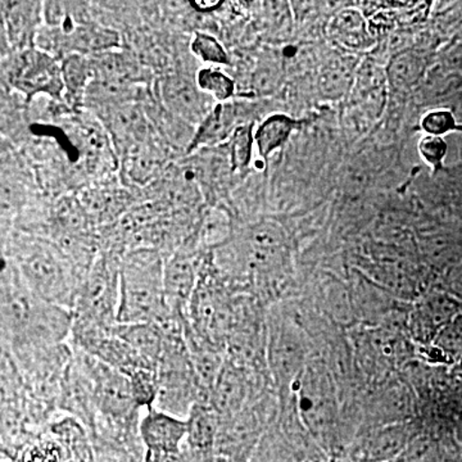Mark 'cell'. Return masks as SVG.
<instances>
[{"label":"cell","instance_id":"cb8c5ba5","mask_svg":"<svg viewBox=\"0 0 462 462\" xmlns=\"http://www.w3.org/2000/svg\"><path fill=\"white\" fill-rule=\"evenodd\" d=\"M420 126L425 135L445 138L448 134L462 133V124H458L455 115L445 108L431 109L422 116Z\"/></svg>","mask_w":462,"mask_h":462},{"label":"cell","instance_id":"9a60e30c","mask_svg":"<svg viewBox=\"0 0 462 462\" xmlns=\"http://www.w3.org/2000/svg\"><path fill=\"white\" fill-rule=\"evenodd\" d=\"M188 434L185 445L199 451H215L216 439L220 430V418L208 402L194 404L188 416Z\"/></svg>","mask_w":462,"mask_h":462},{"label":"cell","instance_id":"2e32d148","mask_svg":"<svg viewBox=\"0 0 462 462\" xmlns=\"http://www.w3.org/2000/svg\"><path fill=\"white\" fill-rule=\"evenodd\" d=\"M65 103L71 109L84 107L85 94L93 80V69L89 57L69 54L60 60Z\"/></svg>","mask_w":462,"mask_h":462},{"label":"cell","instance_id":"7c38bea8","mask_svg":"<svg viewBox=\"0 0 462 462\" xmlns=\"http://www.w3.org/2000/svg\"><path fill=\"white\" fill-rule=\"evenodd\" d=\"M239 126L236 106L231 102L217 103L197 127L185 156H189L200 149L215 148L216 145L229 141Z\"/></svg>","mask_w":462,"mask_h":462},{"label":"cell","instance_id":"d4e9b609","mask_svg":"<svg viewBox=\"0 0 462 462\" xmlns=\"http://www.w3.org/2000/svg\"><path fill=\"white\" fill-rule=\"evenodd\" d=\"M448 144L445 138L439 136L424 135L419 142V153L422 161L430 165L434 172L440 171L445 163Z\"/></svg>","mask_w":462,"mask_h":462},{"label":"cell","instance_id":"ac0fdd59","mask_svg":"<svg viewBox=\"0 0 462 462\" xmlns=\"http://www.w3.org/2000/svg\"><path fill=\"white\" fill-rule=\"evenodd\" d=\"M424 72V60L412 51L394 54L387 66L389 84L397 90H410L418 87Z\"/></svg>","mask_w":462,"mask_h":462},{"label":"cell","instance_id":"8992f818","mask_svg":"<svg viewBox=\"0 0 462 462\" xmlns=\"http://www.w3.org/2000/svg\"><path fill=\"white\" fill-rule=\"evenodd\" d=\"M207 254L190 245H181L165 258L163 285L170 320L188 324V309L199 285ZM167 322V321H166Z\"/></svg>","mask_w":462,"mask_h":462},{"label":"cell","instance_id":"d6986e66","mask_svg":"<svg viewBox=\"0 0 462 462\" xmlns=\"http://www.w3.org/2000/svg\"><path fill=\"white\" fill-rule=\"evenodd\" d=\"M254 123L240 125L230 136L226 144L227 160H229L230 171L243 173L248 171L254 160Z\"/></svg>","mask_w":462,"mask_h":462},{"label":"cell","instance_id":"484cf974","mask_svg":"<svg viewBox=\"0 0 462 462\" xmlns=\"http://www.w3.org/2000/svg\"><path fill=\"white\" fill-rule=\"evenodd\" d=\"M454 202L458 214L462 215V187L458 188L457 193H456L454 199Z\"/></svg>","mask_w":462,"mask_h":462},{"label":"cell","instance_id":"7402d4cb","mask_svg":"<svg viewBox=\"0 0 462 462\" xmlns=\"http://www.w3.org/2000/svg\"><path fill=\"white\" fill-rule=\"evenodd\" d=\"M190 53L200 62L209 67L230 65V57L216 36L205 32H197L191 38Z\"/></svg>","mask_w":462,"mask_h":462},{"label":"cell","instance_id":"7a4b0ae2","mask_svg":"<svg viewBox=\"0 0 462 462\" xmlns=\"http://www.w3.org/2000/svg\"><path fill=\"white\" fill-rule=\"evenodd\" d=\"M165 254L134 249L120 261L117 324H165L170 320L163 285Z\"/></svg>","mask_w":462,"mask_h":462},{"label":"cell","instance_id":"e0dca14e","mask_svg":"<svg viewBox=\"0 0 462 462\" xmlns=\"http://www.w3.org/2000/svg\"><path fill=\"white\" fill-rule=\"evenodd\" d=\"M330 32L337 42L349 50H366L373 42L366 20L355 8L340 11L331 21Z\"/></svg>","mask_w":462,"mask_h":462},{"label":"cell","instance_id":"ba28073f","mask_svg":"<svg viewBox=\"0 0 462 462\" xmlns=\"http://www.w3.org/2000/svg\"><path fill=\"white\" fill-rule=\"evenodd\" d=\"M148 100L127 103L93 114L108 133L118 160H123L134 149L156 135L147 111Z\"/></svg>","mask_w":462,"mask_h":462},{"label":"cell","instance_id":"44dd1931","mask_svg":"<svg viewBox=\"0 0 462 462\" xmlns=\"http://www.w3.org/2000/svg\"><path fill=\"white\" fill-rule=\"evenodd\" d=\"M72 458L69 449L50 431H44L21 452V462H66Z\"/></svg>","mask_w":462,"mask_h":462},{"label":"cell","instance_id":"3957f363","mask_svg":"<svg viewBox=\"0 0 462 462\" xmlns=\"http://www.w3.org/2000/svg\"><path fill=\"white\" fill-rule=\"evenodd\" d=\"M161 325L166 331V343L157 366L153 409L187 420L194 404L203 401L202 388L185 342V328L175 322Z\"/></svg>","mask_w":462,"mask_h":462},{"label":"cell","instance_id":"603a6c76","mask_svg":"<svg viewBox=\"0 0 462 462\" xmlns=\"http://www.w3.org/2000/svg\"><path fill=\"white\" fill-rule=\"evenodd\" d=\"M134 398L141 409H153L157 400V372L139 369L129 376Z\"/></svg>","mask_w":462,"mask_h":462},{"label":"cell","instance_id":"4fadbf2b","mask_svg":"<svg viewBox=\"0 0 462 462\" xmlns=\"http://www.w3.org/2000/svg\"><path fill=\"white\" fill-rule=\"evenodd\" d=\"M116 336L129 343L148 369L157 372L158 363L166 343V331L156 322L149 324H117L114 328Z\"/></svg>","mask_w":462,"mask_h":462},{"label":"cell","instance_id":"6da1fadb","mask_svg":"<svg viewBox=\"0 0 462 462\" xmlns=\"http://www.w3.org/2000/svg\"><path fill=\"white\" fill-rule=\"evenodd\" d=\"M9 261L41 300L72 311L84 278L66 254L45 236L14 230L2 236Z\"/></svg>","mask_w":462,"mask_h":462},{"label":"cell","instance_id":"8fae6325","mask_svg":"<svg viewBox=\"0 0 462 462\" xmlns=\"http://www.w3.org/2000/svg\"><path fill=\"white\" fill-rule=\"evenodd\" d=\"M171 149L156 135L130 152L121 161V178L125 185L148 188L171 166Z\"/></svg>","mask_w":462,"mask_h":462},{"label":"cell","instance_id":"9c48e42d","mask_svg":"<svg viewBox=\"0 0 462 462\" xmlns=\"http://www.w3.org/2000/svg\"><path fill=\"white\" fill-rule=\"evenodd\" d=\"M188 434L184 419L149 409L141 419L139 437L145 448L144 462H171L180 454Z\"/></svg>","mask_w":462,"mask_h":462},{"label":"cell","instance_id":"30bf717a","mask_svg":"<svg viewBox=\"0 0 462 462\" xmlns=\"http://www.w3.org/2000/svg\"><path fill=\"white\" fill-rule=\"evenodd\" d=\"M44 25V3L2 2V35L7 53L36 48V38Z\"/></svg>","mask_w":462,"mask_h":462},{"label":"cell","instance_id":"277c9868","mask_svg":"<svg viewBox=\"0 0 462 462\" xmlns=\"http://www.w3.org/2000/svg\"><path fill=\"white\" fill-rule=\"evenodd\" d=\"M120 261L106 252H99L79 289L74 320L114 328L117 325L120 303Z\"/></svg>","mask_w":462,"mask_h":462},{"label":"cell","instance_id":"52a82bcc","mask_svg":"<svg viewBox=\"0 0 462 462\" xmlns=\"http://www.w3.org/2000/svg\"><path fill=\"white\" fill-rule=\"evenodd\" d=\"M153 93L166 111L196 129L217 105H212L214 100L199 89L196 75L191 76L188 72L166 74L157 81Z\"/></svg>","mask_w":462,"mask_h":462},{"label":"cell","instance_id":"5bb4252c","mask_svg":"<svg viewBox=\"0 0 462 462\" xmlns=\"http://www.w3.org/2000/svg\"><path fill=\"white\" fill-rule=\"evenodd\" d=\"M302 121L285 114H273L256 126L254 130V147L260 160L269 162L275 152L284 148Z\"/></svg>","mask_w":462,"mask_h":462},{"label":"cell","instance_id":"ffe728a7","mask_svg":"<svg viewBox=\"0 0 462 462\" xmlns=\"http://www.w3.org/2000/svg\"><path fill=\"white\" fill-rule=\"evenodd\" d=\"M199 89L215 103L230 102L236 96V81L218 67H203L196 74Z\"/></svg>","mask_w":462,"mask_h":462},{"label":"cell","instance_id":"5b68a950","mask_svg":"<svg viewBox=\"0 0 462 462\" xmlns=\"http://www.w3.org/2000/svg\"><path fill=\"white\" fill-rule=\"evenodd\" d=\"M2 66L3 80L25 99L26 105L41 96L65 103L62 69L51 54L39 48L11 51L3 57Z\"/></svg>","mask_w":462,"mask_h":462}]
</instances>
